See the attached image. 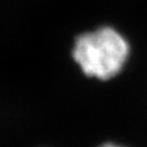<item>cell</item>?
<instances>
[{"label":"cell","instance_id":"6da1fadb","mask_svg":"<svg viewBox=\"0 0 147 147\" xmlns=\"http://www.w3.org/2000/svg\"><path fill=\"white\" fill-rule=\"evenodd\" d=\"M130 52L127 38L109 24L79 30L68 47V58L79 76L97 81L118 77L129 61Z\"/></svg>","mask_w":147,"mask_h":147},{"label":"cell","instance_id":"7a4b0ae2","mask_svg":"<svg viewBox=\"0 0 147 147\" xmlns=\"http://www.w3.org/2000/svg\"><path fill=\"white\" fill-rule=\"evenodd\" d=\"M100 147H123V146H119V145H115V144H104Z\"/></svg>","mask_w":147,"mask_h":147}]
</instances>
